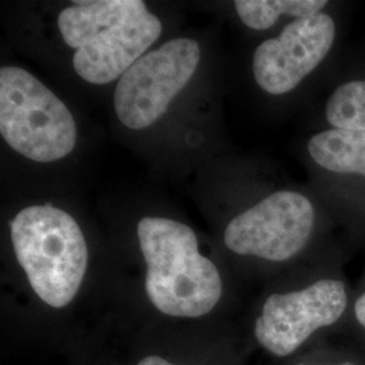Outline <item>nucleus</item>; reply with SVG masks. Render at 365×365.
<instances>
[{
	"mask_svg": "<svg viewBox=\"0 0 365 365\" xmlns=\"http://www.w3.org/2000/svg\"><path fill=\"white\" fill-rule=\"evenodd\" d=\"M137 365H173L170 361L164 360L163 357H158V356H146L145 359H143L140 363Z\"/></svg>",
	"mask_w": 365,
	"mask_h": 365,
	"instance_id": "nucleus-14",
	"label": "nucleus"
},
{
	"mask_svg": "<svg viewBox=\"0 0 365 365\" xmlns=\"http://www.w3.org/2000/svg\"><path fill=\"white\" fill-rule=\"evenodd\" d=\"M200 46L195 39L175 38L148 52L122 75L114 93L119 120L140 130L153 125L195 73Z\"/></svg>",
	"mask_w": 365,
	"mask_h": 365,
	"instance_id": "nucleus-6",
	"label": "nucleus"
},
{
	"mask_svg": "<svg viewBox=\"0 0 365 365\" xmlns=\"http://www.w3.org/2000/svg\"><path fill=\"white\" fill-rule=\"evenodd\" d=\"M336 36L329 14L295 19L279 37L267 39L253 56V73L261 88L272 95L292 91L330 52Z\"/></svg>",
	"mask_w": 365,
	"mask_h": 365,
	"instance_id": "nucleus-8",
	"label": "nucleus"
},
{
	"mask_svg": "<svg viewBox=\"0 0 365 365\" xmlns=\"http://www.w3.org/2000/svg\"><path fill=\"white\" fill-rule=\"evenodd\" d=\"M73 68L92 84H108L144 56L161 34V22L143 0L73 1L58 15Z\"/></svg>",
	"mask_w": 365,
	"mask_h": 365,
	"instance_id": "nucleus-1",
	"label": "nucleus"
},
{
	"mask_svg": "<svg viewBox=\"0 0 365 365\" xmlns=\"http://www.w3.org/2000/svg\"><path fill=\"white\" fill-rule=\"evenodd\" d=\"M341 336H346L365 346V289L352 299L348 322Z\"/></svg>",
	"mask_w": 365,
	"mask_h": 365,
	"instance_id": "nucleus-13",
	"label": "nucleus"
},
{
	"mask_svg": "<svg viewBox=\"0 0 365 365\" xmlns=\"http://www.w3.org/2000/svg\"><path fill=\"white\" fill-rule=\"evenodd\" d=\"M325 0H237L235 11L244 25L255 30L274 26L282 14L297 19L313 16L327 6Z\"/></svg>",
	"mask_w": 365,
	"mask_h": 365,
	"instance_id": "nucleus-10",
	"label": "nucleus"
},
{
	"mask_svg": "<svg viewBox=\"0 0 365 365\" xmlns=\"http://www.w3.org/2000/svg\"><path fill=\"white\" fill-rule=\"evenodd\" d=\"M11 240L16 260L39 298L54 309L69 304L88 265L87 242L78 222L51 205L31 206L11 222Z\"/></svg>",
	"mask_w": 365,
	"mask_h": 365,
	"instance_id": "nucleus-3",
	"label": "nucleus"
},
{
	"mask_svg": "<svg viewBox=\"0 0 365 365\" xmlns=\"http://www.w3.org/2000/svg\"><path fill=\"white\" fill-rule=\"evenodd\" d=\"M313 205L294 191H279L227 225L225 245L241 256L283 262L299 255L312 240Z\"/></svg>",
	"mask_w": 365,
	"mask_h": 365,
	"instance_id": "nucleus-7",
	"label": "nucleus"
},
{
	"mask_svg": "<svg viewBox=\"0 0 365 365\" xmlns=\"http://www.w3.org/2000/svg\"><path fill=\"white\" fill-rule=\"evenodd\" d=\"M148 267L145 289L158 312L197 318L210 313L222 297L217 267L197 250L191 227L168 218L141 220L137 226Z\"/></svg>",
	"mask_w": 365,
	"mask_h": 365,
	"instance_id": "nucleus-2",
	"label": "nucleus"
},
{
	"mask_svg": "<svg viewBox=\"0 0 365 365\" xmlns=\"http://www.w3.org/2000/svg\"><path fill=\"white\" fill-rule=\"evenodd\" d=\"M0 133L14 150L38 163L69 155L78 138L68 107L18 66L0 69Z\"/></svg>",
	"mask_w": 365,
	"mask_h": 365,
	"instance_id": "nucleus-5",
	"label": "nucleus"
},
{
	"mask_svg": "<svg viewBox=\"0 0 365 365\" xmlns=\"http://www.w3.org/2000/svg\"><path fill=\"white\" fill-rule=\"evenodd\" d=\"M309 152L325 170L365 176V130L322 131L310 140Z\"/></svg>",
	"mask_w": 365,
	"mask_h": 365,
	"instance_id": "nucleus-9",
	"label": "nucleus"
},
{
	"mask_svg": "<svg viewBox=\"0 0 365 365\" xmlns=\"http://www.w3.org/2000/svg\"><path fill=\"white\" fill-rule=\"evenodd\" d=\"M327 118L334 129L365 130V81L339 86L327 101Z\"/></svg>",
	"mask_w": 365,
	"mask_h": 365,
	"instance_id": "nucleus-11",
	"label": "nucleus"
},
{
	"mask_svg": "<svg viewBox=\"0 0 365 365\" xmlns=\"http://www.w3.org/2000/svg\"><path fill=\"white\" fill-rule=\"evenodd\" d=\"M352 298L345 282L322 276L310 284L271 294L253 322V337L264 351L284 359L325 336L342 334Z\"/></svg>",
	"mask_w": 365,
	"mask_h": 365,
	"instance_id": "nucleus-4",
	"label": "nucleus"
},
{
	"mask_svg": "<svg viewBox=\"0 0 365 365\" xmlns=\"http://www.w3.org/2000/svg\"><path fill=\"white\" fill-rule=\"evenodd\" d=\"M292 365H365V346L353 339H321L307 357Z\"/></svg>",
	"mask_w": 365,
	"mask_h": 365,
	"instance_id": "nucleus-12",
	"label": "nucleus"
}]
</instances>
